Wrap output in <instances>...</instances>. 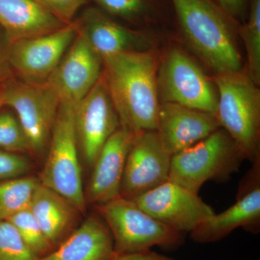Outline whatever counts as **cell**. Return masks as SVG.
<instances>
[{"mask_svg": "<svg viewBox=\"0 0 260 260\" xmlns=\"http://www.w3.org/2000/svg\"><path fill=\"white\" fill-rule=\"evenodd\" d=\"M0 150L15 153L31 151L18 118L8 112L0 113Z\"/></svg>", "mask_w": 260, "mask_h": 260, "instance_id": "26", "label": "cell"}, {"mask_svg": "<svg viewBox=\"0 0 260 260\" xmlns=\"http://www.w3.org/2000/svg\"><path fill=\"white\" fill-rule=\"evenodd\" d=\"M95 207L112 233L115 255L150 250L153 246L172 250L184 242V233L154 218L133 200L120 196Z\"/></svg>", "mask_w": 260, "mask_h": 260, "instance_id": "4", "label": "cell"}, {"mask_svg": "<svg viewBox=\"0 0 260 260\" xmlns=\"http://www.w3.org/2000/svg\"><path fill=\"white\" fill-rule=\"evenodd\" d=\"M8 220H0V260H39Z\"/></svg>", "mask_w": 260, "mask_h": 260, "instance_id": "25", "label": "cell"}, {"mask_svg": "<svg viewBox=\"0 0 260 260\" xmlns=\"http://www.w3.org/2000/svg\"><path fill=\"white\" fill-rule=\"evenodd\" d=\"M61 23L68 25L74 21L75 15L90 0H35Z\"/></svg>", "mask_w": 260, "mask_h": 260, "instance_id": "27", "label": "cell"}, {"mask_svg": "<svg viewBox=\"0 0 260 260\" xmlns=\"http://www.w3.org/2000/svg\"><path fill=\"white\" fill-rule=\"evenodd\" d=\"M220 128L216 116L172 103H160L156 132L171 155L190 148Z\"/></svg>", "mask_w": 260, "mask_h": 260, "instance_id": "15", "label": "cell"}, {"mask_svg": "<svg viewBox=\"0 0 260 260\" xmlns=\"http://www.w3.org/2000/svg\"><path fill=\"white\" fill-rule=\"evenodd\" d=\"M172 157L156 130L135 135L126 156L121 197L133 200L169 180Z\"/></svg>", "mask_w": 260, "mask_h": 260, "instance_id": "12", "label": "cell"}, {"mask_svg": "<svg viewBox=\"0 0 260 260\" xmlns=\"http://www.w3.org/2000/svg\"><path fill=\"white\" fill-rule=\"evenodd\" d=\"M60 101L47 81L11 80L5 106L16 114L32 152H41L50 140Z\"/></svg>", "mask_w": 260, "mask_h": 260, "instance_id": "8", "label": "cell"}, {"mask_svg": "<svg viewBox=\"0 0 260 260\" xmlns=\"http://www.w3.org/2000/svg\"><path fill=\"white\" fill-rule=\"evenodd\" d=\"M157 85L160 103L216 114V89L201 68L181 49L172 48L167 51L158 65Z\"/></svg>", "mask_w": 260, "mask_h": 260, "instance_id": "7", "label": "cell"}, {"mask_svg": "<svg viewBox=\"0 0 260 260\" xmlns=\"http://www.w3.org/2000/svg\"><path fill=\"white\" fill-rule=\"evenodd\" d=\"M29 208L53 250L73 232L78 210L64 197L41 183Z\"/></svg>", "mask_w": 260, "mask_h": 260, "instance_id": "20", "label": "cell"}, {"mask_svg": "<svg viewBox=\"0 0 260 260\" xmlns=\"http://www.w3.org/2000/svg\"><path fill=\"white\" fill-rule=\"evenodd\" d=\"M244 160L234 140L220 127L190 148L172 155L169 180L199 193L207 181L229 180Z\"/></svg>", "mask_w": 260, "mask_h": 260, "instance_id": "5", "label": "cell"}, {"mask_svg": "<svg viewBox=\"0 0 260 260\" xmlns=\"http://www.w3.org/2000/svg\"><path fill=\"white\" fill-rule=\"evenodd\" d=\"M75 122L78 147L92 167L103 146L121 126L103 74L75 108Z\"/></svg>", "mask_w": 260, "mask_h": 260, "instance_id": "14", "label": "cell"}, {"mask_svg": "<svg viewBox=\"0 0 260 260\" xmlns=\"http://www.w3.org/2000/svg\"><path fill=\"white\" fill-rule=\"evenodd\" d=\"M109 14L129 21L153 18L156 13L155 0H93Z\"/></svg>", "mask_w": 260, "mask_h": 260, "instance_id": "24", "label": "cell"}, {"mask_svg": "<svg viewBox=\"0 0 260 260\" xmlns=\"http://www.w3.org/2000/svg\"><path fill=\"white\" fill-rule=\"evenodd\" d=\"M75 108L68 104L59 105L39 181L64 197L78 211L84 212L87 202L78 155Z\"/></svg>", "mask_w": 260, "mask_h": 260, "instance_id": "6", "label": "cell"}, {"mask_svg": "<svg viewBox=\"0 0 260 260\" xmlns=\"http://www.w3.org/2000/svg\"><path fill=\"white\" fill-rule=\"evenodd\" d=\"M31 167L30 161L19 155L0 150V182L20 177Z\"/></svg>", "mask_w": 260, "mask_h": 260, "instance_id": "28", "label": "cell"}, {"mask_svg": "<svg viewBox=\"0 0 260 260\" xmlns=\"http://www.w3.org/2000/svg\"><path fill=\"white\" fill-rule=\"evenodd\" d=\"M215 114L220 127L229 135L251 164L260 158V90L247 72L216 75Z\"/></svg>", "mask_w": 260, "mask_h": 260, "instance_id": "3", "label": "cell"}, {"mask_svg": "<svg viewBox=\"0 0 260 260\" xmlns=\"http://www.w3.org/2000/svg\"><path fill=\"white\" fill-rule=\"evenodd\" d=\"M10 75L5 70H0V108L5 106L7 92L11 82Z\"/></svg>", "mask_w": 260, "mask_h": 260, "instance_id": "31", "label": "cell"}, {"mask_svg": "<svg viewBox=\"0 0 260 260\" xmlns=\"http://www.w3.org/2000/svg\"><path fill=\"white\" fill-rule=\"evenodd\" d=\"M135 135L120 126L103 146L91 167L86 202L96 206L121 196L126 156Z\"/></svg>", "mask_w": 260, "mask_h": 260, "instance_id": "16", "label": "cell"}, {"mask_svg": "<svg viewBox=\"0 0 260 260\" xmlns=\"http://www.w3.org/2000/svg\"><path fill=\"white\" fill-rule=\"evenodd\" d=\"M79 28L74 20L56 31L10 44L8 59L23 81H47L60 62Z\"/></svg>", "mask_w": 260, "mask_h": 260, "instance_id": "11", "label": "cell"}, {"mask_svg": "<svg viewBox=\"0 0 260 260\" xmlns=\"http://www.w3.org/2000/svg\"><path fill=\"white\" fill-rule=\"evenodd\" d=\"M78 21L102 59L123 51L151 50L153 42L148 35L123 26L96 8L85 10Z\"/></svg>", "mask_w": 260, "mask_h": 260, "instance_id": "17", "label": "cell"}, {"mask_svg": "<svg viewBox=\"0 0 260 260\" xmlns=\"http://www.w3.org/2000/svg\"><path fill=\"white\" fill-rule=\"evenodd\" d=\"M111 260H176L172 257L162 255L153 251L151 249L140 252L129 253V254H117Z\"/></svg>", "mask_w": 260, "mask_h": 260, "instance_id": "30", "label": "cell"}, {"mask_svg": "<svg viewBox=\"0 0 260 260\" xmlns=\"http://www.w3.org/2000/svg\"><path fill=\"white\" fill-rule=\"evenodd\" d=\"M103 76L121 126L134 134L156 130L158 61L151 50L127 51L103 59Z\"/></svg>", "mask_w": 260, "mask_h": 260, "instance_id": "1", "label": "cell"}, {"mask_svg": "<svg viewBox=\"0 0 260 260\" xmlns=\"http://www.w3.org/2000/svg\"><path fill=\"white\" fill-rule=\"evenodd\" d=\"M195 52L216 75L242 70L234 35V20L213 0H170Z\"/></svg>", "mask_w": 260, "mask_h": 260, "instance_id": "2", "label": "cell"}, {"mask_svg": "<svg viewBox=\"0 0 260 260\" xmlns=\"http://www.w3.org/2000/svg\"><path fill=\"white\" fill-rule=\"evenodd\" d=\"M141 209L181 233L191 232L214 215L209 205L177 183L168 180L133 200Z\"/></svg>", "mask_w": 260, "mask_h": 260, "instance_id": "10", "label": "cell"}, {"mask_svg": "<svg viewBox=\"0 0 260 260\" xmlns=\"http://www.w3.org/2000/svg\"><path fill=\"white\" fill-rule=\"evenodd\" d=\"M114 255L110 229L100 215H91L39 260H111Z\"/></svg>", "mask_w": 260, "mask_h": 260, "instance_id": "18", "label": "cell"}, {"mask_svg": "<svg viewBox=\"0 0 260 260\" xmlns=\"http://www.w3.org/2000/svg\"><path fill=\"white\" fill-rule=\"evenodd\" d=\"M6 220L15 227L25 244L39 257L53 250L30 208L19 212Z\"/></svg>", "mask_w": 260, "mask_h": 260, "instance_id": "23", "label": "cell"}, {"mask_svg": "<svg viewBox=\"0 0 260 260\" xmlns=\"http://www.w3.org/2000/svg\"><path fill=\"white\" fill-rule=\"evenodd\" d=\"M0 25L12 44L56 31L65 24L35 0H0Z\"/></svg>", "mask_w": 260, "mask_h": 260, "instance_id": "19", "label": "cell"}, {"mask_svg": "<svg viewBox=\"0 0 260 260\" xmlns=\"http://www.w3.org/2000/svg\"><path fill=\"white\" fill-rule=\"evenodd\" d=\"M39 184L35 177H17L0 182V220H8L30 208Z\"/></svg>", "mask_w": 260, "mask_h": 260, "instance_id": "21", "label": "cell"}, {"mask_svg": "<svg viewBox=\"0 0 260 260\" xmlns=\"http://www.w3.org/2000/svg\"><path fill=\"white\" fill-rule=\"evenodd\" d=\"M239 228L256 234L260 231V158L239 183L235 204L222 213L212 215L190 232L199 244L221 240Z\"/></svg>", "mask_w": 260, "mask_h": 260, "instance_id": "9", "label": "cell"}, {"mask_svg": "<svg viewBox=\"0 0 260 260\" xmlns=\"http://www.w3.org/2000/svg\"><path fill=\"white\" fill-rule=\"evenodd\" d=\"M234 20L243 18L246 10L247 0H213Z\"/></svg>", "mask_w": 260, "mask_h": 260, "instance_id": "29", "label": "cell"}, {"mask_svg": "<svg viewBox=\"0 0 260 260\" xmlns=\"http://www.w3.org/2000/svg\"><path fill=\"white\" fill-rule=\"evenodd\" d=\"M240 35L247 54V73L251 79L260 84V0H250L246 22L241 27Z\"/></svg>", "mask_w": 260, "mask_h": 260, "instance_id": "22", "label": "cell"}, {"mask_svg": "<svg viewBox=\"0 0 260 260\" xmlns=\"http://www.w3.org/2000/svg\"><path fill=\"white\" fill-rule=\"evenodd\" d=\"M103 67L102 56L92 47L79 23L76 37L47 81L60 104L77 107L100 79Z\"/></svg>", "mask_w": 260, "mask_h": 260, "instance_id": "13", "label": "cell"}]
</instances>
